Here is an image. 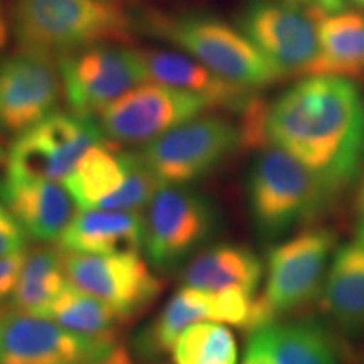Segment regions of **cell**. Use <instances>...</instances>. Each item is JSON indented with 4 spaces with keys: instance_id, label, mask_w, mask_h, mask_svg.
Masks as SVG:
<instances>
[{
    "instance_id": "6da1fadb",
    "label": "cell",
    "mask_w": 364,
    "mask_h": 364,
    "mask_svg": "<svg viewBox=\"0 0 364 364\" xmlns=\"http://www.w3.org/2000/svg\"><path fill=\"white\" fill-rule=\"evenodd\" d=\"M265 136L316 172L336 198L364 167L361 90L338 76H307L267 105Z\"/></svg>"
},
{
    "instance_id": "7a4b0ae2",
    "label": "cell",
    "mask_w": 364,
    "mask_h": 364,
    "mask_svg": "<svg viewBox=\"0 0 364 364\" xmlns=\"http://www.w3.org/2000/svg\"><path fill=\"white\" fill-rule=\"evenodd\" d=\"M11 24L21 49L56 59L91 46H127L135 27L115 0H12Z\"/></svg>"
},
{
    "instance_id": "3957f363",
    "label": "cell",
    "mask_w": 364,
    "mask_h": 364,
    "mask_svg": "<svg viewBox=\"0 0 364 364\" xmlns=\"http://www.w3.org/2000/svg\"><path fill=\"white\" fill-rule=\"evenodd\" d=\"M140 26L235 85L260 90L285 78L243 31L216 17L150 12Z\"/></svg>"
},
{
    "instance_id": "277c9868",
    "label": "cell",
    "mask_w": 364,
    "mask_h": 364,
    "mask_svg": "<svg viewBox=\"0 0 364 364\" xmlns=\"http://www.w3.org/2000/svg\"><path fill=\"white\" fill-rule=\"evenodd\" d=\"M334 199L321 177L284 149L267 147L250 169V209L265 238L312 220Z\"/></svg>"
},
{
    "instance_id": "5b68a950",
    "label": "cell",
    "mask_w": 364,
    "mask_h": 364,
    "mask_svg": "<svg viewBox=\"0 0 364 364\" xmlns=\"http://www.w3.org/2000/svg\"><path fill=\"white\" fill-rule=\"evenodd\" d=\"M140 152H125L110 140L91 147L65 179L81 209L139 213L161 188Z\"/></svg>"
},
{
    "instance_id": "8992f818",
    "label": "cell",
    "mask_w": 364,
    "mask_h": 364,
    "mask_svg": "<svg viewBox=\"0 0 364 364\" xmlns=\"http://www.w3.org/2000/svg\"><path fill=\"white\" fill-rule=\"evenodd\" d=\"M216 211L188 186H161L144 216V248L156 270L181 267L215 233Z\"/></svg>"
},
{
    "instance_id": "52a82bcc",
    "label": "cell",
    "mask_w": 364,
    "mask_h": 364,
    "mask_svg": "<svg viewBox=\"0 0 364 364\" xmlns=\"http://www.w3.org/2000/svg\"><path fill=\"white\" fill-rule=\"evenodd\" d=\"M240 145V125L199 115L144 145L140 156L162 186H188L215 171Z\"/></svg>"
},
{
    "instance_id": "ba28073f",
    "label": "cell",
    "mask_w": 364,
    "mask_h": 364,
    "mask_svg": "<svg viewBox=\"0 0 364 364\" xmlns=\"http://www.w3.org/2000/svg\"><path fill=\"white\" fill-rule=\"evenodd\" d=\"M65 100L80 117H100L127 91L144 83L140 49L125 44H100L58 58Z\"/></svg>"
},
{
    "instance_id": "9c48e42d",
    "label": "cell",
    "mask_w": 364,
    "mask_h": 364,
    "mask_svg": "<svg viewBox=\"0 0 364 364\" xmlns=\"http://www.w3.org/2000/svg\"><path fill=\"white\" fill-rule=\"evenodd\" d=\"M105 139L95 118L54 112L16 136L6 157V174L65 181L91 147Z\"/></svg>"
},
{
    "instance_id": "30bf717a",
    "label": "cell",
    "mask_w": 364,
    "mask_h": 364,
    "mask_svg": "<svg viewBox=\"0 0 364 364\" xmlns=\"http://www.w3.org/2000/svg\"><path fill=\"white\" fill-rule=\"evenodd\" d=\"M338 247L331 228H307L270 250L263 297L277 318L311 304L322 292Z\"/></svg>"
},
{
    "instance_id": "8fae6325",
    "label": "cell",
    "mask_w": 364,
    "mask_h": 364,
    "mask_svg": "<svg viewBox=\"0 0 364 364\" xmlns=\"http://www.w3.org/2000/svg\"><path fill=\"white\" fill-rule=\"evenodd\" d=\"M318 9H300L289 2H255L241 16L240 29L284 76H316L321 56Z\"/></svg>"
},
{
    "instance_id": "7c38bea8",
    "label": "cell",
    "mask_w": 364,
    "mask_h": 364,
    "mask_svg": "<svg viewBox=\"0 0 364 364\" xmlns=\"http://www.w3.org/2000/svg\"><path fill=\"white\" fill-rule=\"evenodd\" d=\"M208 110V103L194 95L144 81L113 102L98 117V124L113 144L147 145Z\"/></svg>"
},
{
    "instance_id": "4fadbf2b",
    "label": "cell",
    "mask_w": 364,
    "mask_h": 364,
    "mask_svg": "<svg viewBox=\"0 0 364 364\" xmlns=\"http://www.w3.org/2000/svg\"><path fill=\"white\" fill-rule=\"evenodd\" d=\"M65 98L58 59L17 49L0 58V130L19 135L58 112Z\"/></svg>"
},
{
    "instance_id": "5bb4252c",
    "label": "cell",
    "mask_w": 364,
    "mask_h": 364,
    "mask_svg": "<svg viewBox=\"0 0 364 364\" xmlns=\"http://www.w3.org/2000/svg\"><path fill=\"white\" fill-rule=\"evenodd\" d=\"M65 272L73 287L110 304L129 322L147 311L164 289L139 255L65 252Z\"/></svg>"
},
{
    "instance_id": "9a60e30c",
    "label": "cell",
    "mask_w": 364,
    "mask_h": 364,
    "mask_svg": "<svg viewBox=\"0 0 364 364\" xmlns=\"http://www.w3.org/2000/svg\"><path fill=\"white\" fill-rule=\"evenodd\" d=\"M103 343L48 317L12 311L0 317V364H97L113 353Z\"/></svg>"
},
{
    "instance_id": "2e32d148",
    "label": "cell",
    "mask_w": 364,
    "mask_h": 364,
    "mask_svg": "<svg viewBox=\"0 0 364 364\" xmlns=\"http://www.w3.org/2000/svg\"><path fill=\"white\" fill-rule=\"evenodd\" d=\"M145 80L172 86L204 100L209 110H225L241 117L258 97L255 90L235 85L184 53L140 49Z\"/></svg>"
},
{
    "instance_id": "e0dca14e",
    "label": "cell",
    "mask_w": 364,
    "mask_h": 364,
    "mask_svg": "<svg viewBox=\"0 0 364 364\" xmlns=\"http://www.w3.org/2000/svg\"><path fill=\"white\" fill-rule=\"evenodd\" d=\"M0 201L31 238L44 243L61 238L76 216L75 199L56 181L4 174Z\"/></svg>"
},
{
    "instance_id": "ac0fdd59",
    "label": "cell",
    "mask_w": 364,
    "mask_h": 364,
    "mask_svg": "<svg viewBox=\"0 0 364 364\" xmlns=\"http://www.w3.org/2000/svg\"><path fill=\"white\" fill-rule=\"evenodd\" d=\"M248 348L272 364H341V348L317 321H275L250 334Z\"/></svg>"
},
{
    "instance_id": "d6986e66",
    "label": "cell",
    "mask_w": 364,
    "mask_h": 364,
    "mask_svg": "<svg viewBox=\"0 0 364 364\" xmlns=\"http://www.w3.org/2000/svg\"><path fill=\"white\" fill-rule=\"evenodd\" d=\"M65 252L139 255L144 248V218L139 213L83 209L59 238Z\"/></svg>"
},
{
    "instance_id": "ffe728a7",
    "label": "cell",
    "mask_w": 364,
    "mask_h": 364,
    "mask_svg": "<svg viewBox=\"0 0 364 364\" xmlns=\"http://www.w3.org/2000/svg\"><path fill=\"white\" fill-rule=\"evenodd\" d=\"M326 316L351 336H364V241L336 250L321 292Z\"/></svg>"
},
{
    "instance_id": "44dd1931",
    "label": "cell",
    "mask_w": 364,
    "mask_h": 364,
    "mask_svg": "<svg viewBox=\"0 0 364 364\" xmlns=\"http://www.w3.org/2000/svg\"><path fill=\"white\" fill-rule=\"evenodd\" d=\"M263 275L260 258L252 250L235 243H221L196 253L182 268V285L220 294L240 289L248 294L257 292Z\"/></svg>"
},
{
    "instance_id": "7402d4cb",
    "label": "cell",
    "mask_w": 364,
    "mask_h": 364,
    "mask_svg": "<svg viewBox=\"0 0 364 364\" xmlns=\"http://www.w3.org/2000/svg\"><path fill=\"white\" fill-rule=\"evenodd\" d=\"M211 294L182 287L135 336V353L147 361H156L164 354L174 351L177 339L189 327L201 321H211Z\"/></svg>"
},
{
    "instance_id": "603a6c76",
    "label": "cell",
    "mask_w": 364,
    "mask_h": 364,
    "mask_svg": "<svg viewBox=\"0 0 364 364\" xmlns=\"http://www.w3.org/2000/svg\"><path fill=\"white\" fill-rule=\"evenodd\" d=\"M317 29L321 56L316 76L364 78V14L318 9Z\"/></svg>"
},
{
    "instance_id": "cb8c5ba5",
    "label": "cell",
    "mask_w": 364,
    "mask_h": 364,
    "mask_svg": "<svg viewBox=\"0 0 364 364\" xmlns=\"http://www.w3.org/2000/svg\"><path fill=\"white\" fill-rule=\"evenodd\" d=\"M65 252L61 248H36L27 253L19 282L12 294L16 311L46 317L49 307L66 289Z\"/></svg>"
},
{
    "instance_id": "d4e9b609",
    "label": "cell",
    "mask_w": 364,
    "mask_h": 364,
    "mask_svg": "<svg viewBox=\"0 0 364 364\" xmlns=\"http://www.w3.org/2000/svg\"><path fill=\"white\" fill-rule=\"evenodd\" d=\"M46 317L85 338L112 344L120 334L122 327L129 324V321L110 304L81 292L71 284H68L61 295L54 300Z\"/></svg>"
},
{
    "instance_id": "484cf974",
    "label": "cell",
    "mask_w": 364,
    "mask_h": 364,
    "mask_svg": "<svg viewBox=\"0 0 364 364\" xmlns=\"http://www.w3.org/2000/svg\"><path fill=\"white\" fill-rule=\"evenodd\" d=\"M172 353L176 364H238L233 332L215 322L189 327Z\"/></svg>"
},
{
    "instance_id": "4316f807",
    "label": "cell",
    "mask_w": 364,
    "mask_h": 364,
    "mask_svg": "<svg viewBox=\"0 0 364 364\" xmlns=\"http://www.w3.org/2000/svg\"><path fill=\"white\" fill-rule=\"evenodd\" d=\"M26 231L0 201V258L24 252Z\"/></svg>"
},
{
    "instance_id": "83f0119b",
    "label": "cell",
    "mask_w": 364,
    "mask_h": 364,
    "mask_svg": "<svg viewBox=\"0 0 364 364\" xmlns=\"http://www.w3.org/2000/svg\"><path fill=\"white\" fill-rule=\"evenodd\" d=\"M26 257V252H19L0 258V300H6L16 290Z\"/></svg>"
},
{
    "instance_id": "f1b7e54d",
    "label": "cell",
    "mask_w": 364,
    "mask_h": 364,
    "mask_svg": "<svg viewBox=\"0 0 364 364\" xmlns=\"http://www.w3.org/2000/svg\"><path fill=\"white\" fill-rule=\"evenodd\" d=\"M12 34V24H11V11H9L6 2L0 0V54L7 48L9 38Z\"/></svg>"
},
{
    "instance_id": "f546056e",
    "label": "cell",
    "mask_w": 364,
    "mask_h": 364,
    "mask_svg": "<svg viewBox=\"0 0 364 364\" xmlns=\"http://www.w3.org/2000/svg\"><path fill=\"white\" fill-rule=\"evenodd\" d=\"M356 240L364 241V177L356 196Z\"/></svg>"
},
{
    "instance_id": "4dcf8cb0",
    "label": "cell",
    "mask_w": 364,
    "mask_h": 364,
    "mask_svg": "<svg viewBox=\"0 0 364 364\" xmlns=\"http://www.w3.org/2000/svg\"><path fill=\"white\" fill-rule=\"evenodd\" d=\"M97 364H132V361L129 353H127L124 348H115L110 356L105 359V361Z\"/></svg>"
},
{
    "instance_id": "1f68e13d",
    "label": "cell",
    "mask_w": 364,
    "mask_h": 364,
    "mask_svg": "<svg viewBox=\"0 0 364 364\" xmlns=\"http://www.w3.org/2000/svg\"><path fill=\"white\" fill-rule=\"evenodd\" d=\"M316 2L317 7H321L327 14L341 12L344 9V0H316Z\"/></svg>"
},
{
    "instance_id": "d6a6232c",
    "label": "cell",
    "mask_w": 364,
    "mask_h": 364,
    "mask_svg": "<svg viewBox=\"0 0 364 364\" xmlns=\"http://www.w3.org/2000/svg\"><path fill=\"white\" fill-rule=\"evenodd\" d=\"M241 364H272L265 356H262L260 353H257L252 348H247V354Z\"/></svg>"
},
{
    "instance_id": "836d02e7",
    "label": "cell",
    "mask_w": 364,
    "mask_h": 364,
    "mask_svg": "<svg viewBox=\"0 0 364 364\" xmlns=\"http://www.w3.org/2000/svg\"><path fill=\"white\" fill-rule=\"evenodd\" d=\"M285 2L294 4V6H304V7H309V6H312L314 0H285Z\"/></svg>"
},
{
    "instance_id": "e575fe53",
    "label": "cell",
    "mask_w": 364,
    "mask_h": 364,
    "mask_svg": "<svg viewBox=\"0 0 364 364\" xmlns=\"http://www.w3.org/2000/svg\"><path fill=\"white\" fill-rule=\"evenodd\" d=\"M6 161V154H4V149H2V144H0V164Z\"/></svg>"
},
{
    "instance_id": "d590c367",
    "label": "cell",
    "mask_w": 364,
    "mask_h": 364,
    "mask_svg": "<svg viewBox=\"0 0 364 364\" xmlns=\"http://www.w3.org/2000/svg\"><path fill=\"white\" fill-rule=\"evenodd\" d=\"M354 2H358V4H361V6H364V0H354Z\"/></svg>"
},
{
    "instance_id": "8d00e7d4",
    "label": "cell",
    "mask_w": 364,
    "mask_h": 364,
    "mask_svg": "<svg viewBox=\"0 0 364 364\" xmlns=\"http://www.w3.org/2000/svg\"><path fill=\"white\" fill-rule=\"evenodd\" d=\"M361 363H364V358H363V359H361Z\"/></svg>"
},
{
    "instance_id": "74e56055",
    "label": "cell",
    "mask_w": 364,
    "mask_h": 364,
    "mask_svg": "<svg viewBox=\"0 0 364 364\" xmlns=\"http://www.w3.org/2000/svg\"><path fill=\"white\" fill-rule=\"evenodd\" d=\"M154 364H157V363H154Z\"/></svg>"
}]
</instances>
